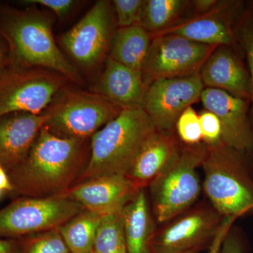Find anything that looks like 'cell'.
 Masks as SVG:
<instances>
[{
	"mask_svg": "<svg viewBox=\"0 0 253 253\" xmlns=\"http://www.w3.org/2000/svg\"><path fill=\"white\" fill-rule=\"evenodd\" d=\"M89 151L90 139L59 137L44 126L24 161L8 173L13 191L31 198L66 194L84 172Z\"/></svg>",
	"mask_w": 253,
	"mask_h": 253,
	"instance_id": "1",
	"label": "cell"
},
{
	"mask_svg": "<svg viewBox=\"0 0 253 253\" xmlns=\"http://www.w3.org/2000/svg\"><path fill=\"white\" fill-rule=\"evenodd\" d=\"M53 24L54 18L46 11L0 5V35L9 50V63L46 68L83 84L77 68L56 44Z\"/></svg>",
	"mask_w": 253,
	"mask_h": 253,
	"instance_id": "2",
	"label": "cell"
},
{
	"mask_svg": "<svg viewBox=\"0 0 253 253\" xmlns=\"http://www.w3.org/2000/svg\"><path fill=\"white\" fill-rule=\"evenodd\" d=\"M156 131L142 108L123 109L90 138L89 161L77 184L98 176L126 175Z\"/></svg>",
	"mask_w": 253,
	"mask_h": 253,
	"instance_id": "3",
	"label": "cell"
},
{
	"mask_svg": "<svg viewBox=\"0 0 253 253\" xmlns=\"http://www.w3.org/2000/svg\"><path fill=\"white\" fill-rule=\"evenodd\" d=\"M201 168L210 204L221 217L253 215V161L224 144L208 149Z\"/></svg>",
	"mask_w": 253,
	"mask_h": 253,
	"instance_id": "4",
	"label": "cell"
},
{
	"mask_svg": "<svg viewBox=\"0 0 253 253\" xmlns=\"http://www.w3.org/2000/svg\"><path fill=\"white\" fill-rule=\"evenodd\" d=\"M207 151L203 142L182 144L175 159L150 184V205L156 223L165 224L196 204L203 189L197 169Z\"/></svg>",
	"mask_w": 253,
	"mask_h": 253,
	"instance_id": "5",
	"label": "cell"
},
{
	"mask_svg": "<svg viewBox=\"0 0 253 253\" xmlns=\"http://www.w3.org/2000/svg\"><path fill=\"white\" fill-rule=\"evenodd\" d=\"M123 110L92 91L65 87L46 110L49 119L45 126L59 137L89 139Z\"/></svg>",
	"mask_w": 253,
	"mask_h": 253,
	"instance_id": "6",
	"label": "cell"
},
{
	"mask_svg": "<svg viewBox=\"0 0 253 253\" xmlns=\"http://www.w3.org/2000/svg\"><path fill=\"white\" fill-rule=\"evenodd\" d=\"M68 81L46 68L9 63L0 73V117L13 113L41 114Z\"/></svg>",
	"mask_w": 253,
	"mask_h": 253,
	"instance_id": "7",
	"label": "cell"
},
{
	"mask_svg": "<svg viewBox=\"0 0 253 253\" xmlns=\"http://www.w3.org/2000/svg\"><path fill=\"white\" fill-rule=\"evenodd\" d=\"M83 210L65 194L21 198L0 210V238L22 239L57 229Z\"/></svg>",
	"mask_w": 253,
	"mask_h": 253,
	"instance_id": "8",
	"label": "cell"
},
{
	"mask_svg": "<svg viewBox=\"0 0 253 253\" xmlns=\"http://www.w3.org/2000/svg\"><path fill=\"white\" fill-rule=\"evenodd\" d=\"M217 46L201 44L178 35L154 37L141 71L146 88L159 80L199 74Z\"/></svg>",
	"mask_w": 253,
	"mask_h": 253,
	"instance_id": "9",
	"label": "cell"
},
{
	"mask_svg": "<svg viewBox=\"0 0 253 253\" xmlns=\"http://www.w3.org/2000/svg\"><path fill=\"white\" fill-rule=\"evenodd\" d=\"M223 220L210 204L191 207L157 229L152 253H183L211 247Z\"/></svg>",
	"mask_w": 253,
	"mask_h": 253,
	"instance_id": "10",
	"label": "cell"
},
{
	"mask_svg": "<svg viewBox=\"0 0 253 253\" xmlns=\"http://www.w3.org/2000/svg\"><path fill=\"white\" fill-rule=\"evenodd\" d=\"M114 20L112 3L99 0L60 37V44L81 67L92 69L102 62L109 51Z\"/></svg>",
	"mask_w": 253,
	"mask_h": 253,
	"instance_id": "11",
	"label": "cell"
},
{
	"mask_svg": "<svg viewBox=\"0 0 253 253\" xmlns=\"http://www.w3.org/2000/svg\"><path fill=\"white\" fill-rule=\"evenodd\" d=\"M204 88L200 74L155 81L146 88L142 109L156 130L175 131L178 118L201 100Z\"/></svg>",
	"mask_w": 253,
	"mask_h": 253,
	"instance_id": "12",
	"label": "cell"
},
{
	"mask_svg": "<svg viewBox=\"0 0 253 253\" xmlns=\"http://www.w3.org/2000/svg\"><path fill=\"white\" fill-rule=\"evenodd\" d=\"M201 101L220 121L222 142L253 161V126L251 101L220 89L205 87Z\"/></svg>",
	"mask_w": 253,
	"mask_h": 253,
	"instance_id": "13",
	"label": "cell"
},
{
	"mask_svg": "<svg viewBox=\"0 0 253 253\" xmlns=\"http://www.w3.org/2000/svg\"><path fill=\"white\" fill-rule=\"evenodd\" d=\"M239 5V1H219L207 14L179 21L170 28L153 35L152 38L174 34L201 44L232 47L235 44L232 21Z\"/></svg>",
	"mask_w": 253,
	"mask_h": 253,
	"instance_id": "14",
	"label": "cell"
},
{
	"mask_svg": "<svg viewBox=\"0 0 253 253\" xmlns=\"http://www.w3.org/2000/svg\"><path fill=\"white\" fill-rule=\"evenodd\" d=\"M139 190L126 175H107L76 184L65 195L102 217L121 212Z\"/></svg>",
	"mask_w": 253,
	"mask_h": 253,
	"instance_id": "15",
	"label": "cell"
},
{
	"mask_svg": "<svg viewBox=\"0 0 253 253\" xmlns=\"http://www.w3.org/2000/svg\"><path fill=\"white\" fill-rule=\"evenodd\" d=\"M49 119L46 111L39 115L20 112L0 117V164L7 173L24 161Z\"/></svg>",
	"mask_w": 253,
	"mask_h": 253,
	"instance_id": "16",
	"label": "cell"
},
{
	"mask_svg": "<svg viewBox=\"0 0 253 253\" xmlns=\"http://www.w3.org/2000/svg\"><path fill=\"white\" fill-rule=\"evenodd\" d=\"M199 74L205 87L220 89L251 101L249 70L232 47L218 46L206 60Z\"/></svg>",
	"mask_w": 253,
	"mask_h": 253,
	"instance_id": "17",
	"label": "cell"
},
{
	"mask_svg": "<svg viewBox=\"0 0 253 253\" xmlns=\"http://www.w3.org/2000/svg\"><path fill=\"white\" fill-rule=\"evenodd\" d=\"M181 147L175 131L156 130L141 148L126 178L136 189H146L175 159Z\"/></svg>",
	"mask_w": 253,
	"mask_h": 253,
	"instance_id": "18",
	"label": "cell"
},
{
	"mask_svg": "<svg viewBox=\"0 0 253 253\" xmlns=\"http://www.w3.org/2000/svg\"><path fill=\"white\" fill-rule=\"evenodd\" d=\"M146 86L142 73L111 58L90 91L104 96L123 109L142 108Z\"/></svg>",
	"mask_w": 253,
	"mask_h": 253,
	"instance_id": "19",
	"label": "cell"
},
{
	"mask_svg": "<svg viewBox=\"0 0 253 253\" xmlns=\"http://www.w3.org/2000/svg\"><path fill=\"white\" fill-rule=\"evenodd\" d=\"M121 215L127 253H152L157 223L146 189L136 193L123 208Z\"/></svg>",
	"mask_w": 253,
	"mask_h": 253,
	"instance_id": "20",
	"label": "cell"
},
{
	"mask_svg": "<svg viewBox=\"0 0 253 253\" xmlns=\"http://www.w3.org/2000/svg\"><path fill=\"white\" fill-rule=\"evenodd\" d=\"M151 41V33L139 25L118 28L111 39L109 58L141 72Z\"/></svg>",
	"mask_w": 253,
	"mask_h": 253,
	"instance_id": "21",
	"label": "cell"
},
{
	"mask_svg": "<svg viewBox=\"0 0 253 253\" xmlns=\"http://www.w3.org/2000/svg\"><path fill=\"white\" fill-rule=\"evenodd\" d=\"M101 216L83 210L59 228L71 253H91Z\"/></svg>",
	"mask_w": 253,
	"mask_h": 253,
	"instance_id": "22",
	"label": "cell"
},
{
	"mask_svg": "<svg viewBox=\"0 0 253 253\" xmlns=\"http://www.w3.org/2000/svg\"><path fill=\"white\" fill-rule=\"evenodd\" d=\"M190 1L185 0H144L139 26L151 36L179 22Z\"/></svg>",
	"mask_w": 253,
	"mask_h": 253,
	"instance_id": "23",
	"label": "cell"
},
{
	"mask_svg": "<svg viewBox=\"0 0 253 253\" xmlns=\"http://www.w3.org/2000/svg\"><path fill=\"white\" fill-rule=\"evenodd\" d=\"M121 212L101 218L91 253H127Z\"/></svg>",
	"mask_w": 253,
	"mask_h": 253,
	"instance_id": "24",
	"label": "cell"
},
{
	"mask_svg": "<svg viewBox=\"0 0 253 253\" xmlns=\"http://www.w3.org/2000/svg\"><path fill=\"white\" fill-rule=\"evenodd\" d=\"M19 253H71L59 228L19 240Z\"/></svg>",
	"mask_w": 253,
	"mask_h": 253,
	"instance_id": "25",
	"label": "cell"
},
{
	"mask_svg": "<svg viewBox=\"0 0 253 253\" xmlns=\"http://www.w3.org/2000/svg\"><path fill=\"white\" fill-rule=\"evenodd\" d=\"M174 131L180 142L186 146H194L203 142L199 115L192 106L181 113L176 121Z\"/></svg>",
	"mask_w": 253,
	"mask_h": 253,
	"instance_id": "26",
	"label": "cell"
},
{
	"mask_svg": "<svg viewBox=\"0 0 253 253\" xmlns=\"http://www.w3.org/2000/svg\"><path fill=\"white\" fill-rule=\"evenodd\" d=\"M144 0H114L112 4L119 28L139 25Z\"/></svg>",
	"mask_w": 253,
	"mask_h": 253,
	"instance_id": "27",
	"label": "cell"
},
{
	"mask_svg": "<svg viewBox=\"0 0 253 253\" xmlns=\"http://www.w3.org/2000/svg\"><path fill=\"white\" fill-rule=\"evenodd\" d=\"M203 143L208 149L222 144V129L219 118L211 111L205 110L199 114Z\"/></svg>",
	"mask_w": 253,
	"mask_h": 253,
	"instance_id": "28",
	"label": "cell"
},
{
	"mask_svg": "<svg viewBox=\"0 0 253 253\" xmlns=\"http://www.w3.org/2000/svg\"><path fill=\"white\" fill-rule=\"evenodd\" d=\"M241 39L245 54L247 58L251 78V116L253 126V10L245 15L241 26Z\"/></svg>",
	"mask_w": 253,
	"mask_h": 253,
	"instance_id": "29",
	"label": "cell"
},
{
	"mask_svg": "<svg viewBox=\"0 0 253 253\" xmlns=\"http://www.w3.org/2000/svg\"><path fill=\"white\" fill-rule=\"evenodd\" d=\"M26 4H38L51 10L58 17L63 18L67 16L78 1L73 0H26Z\"/></svg>",
	"mask_w": 253,
	"mask_h": 253,
	"instance_id": "30",
	"label": "cell"
},
{
	"mask_svg": "<svg viewBox=\"0 0 253 253\" xmlns=\"http://www.w3.org/2000/svg\"><path fill=\"white\" fill-rule=\"evenodd\" d=\"M231 229L223 241L219 253H244L245 246L242 238L236 231Z\"/></svg>",
	"mask_w": 253,
	"mask_h": 253,
	"instance_id": "31",
	"label": "cell"
},
{
	"mask_svg": "<svg viewBox=\"0 0 253 253\" xmlns=\"http://www.w3.org/2000/svg\"><path fill=\"white\" fill-rule=\"evenodd\" d=\"M217 0H194L191 1L193 9L197 15L207 14L215 7Z\"/></svg>",
	"mask_w": 253,
	"mask_h": 253,
	"instance_id": "32",
	"label": "cell"
},
{
	"mask_svg": "<svg viewBox=\"0 0 253 253\" xmlns=\"http://www.w3.org/2000/svg\"><path fill=\"white\" fill-rule=\"evenodd\" d=\"M19 240L0 238V253H19Z\"/></svg>",
	"mask_w": 253,
	"mask_h": 253,
	"instance_id": "33",
	"label": "cell"
},
{
	"mask_svg": "<svg viewBox=\"0 0 253 253\" xmlns=\"http://www.w3.org/2000/svg\"><path fill=\"white\" fill-rule=\"evenodd\" d=\"M9 50L4 40L0 35V73L9 64Z\"/></svg>",
	"mask_w": 253,
	"mask_h": 253,
	"instance_id": "34",
	"label": "cell"
},
{
	"mask_svg": "<svg viewBox=\"0 0 253 253\" xmlns=\"http://www.w3.org/2000/svg\"><path fill=\"white\" fill-rule=\"evenodd\" d=\"M0 190L1 191H13L14 190L9 174L1 164H0Z\"/></svg>",
	"mask_w": 253,
	"mask_h": 253,
	"instance_id": "35",
	"label": "cell"
},
{
	"mask_svg": "<svg viewBox=\"0 0 253 253\" xmlns=\"http://www.w3.org/2000/svg\"><path fill=\"white\" fill-rule=\"evenodd\" d=\"M201 251L200 250H192V251H187V252L183 253H199Z\"/></svg>",
	"mask_w": 253,
	"mask_h": 253,
	"instance_id": "36",
	"label": "cell"
},
{
	"mask_svg": "<svg viewBox=\"0 0 253 253\" xmlns=\"http://www.w3.org/2000/svg\"><path fill=\"white\" fill-rule=\"evenodd\" d=\"M1 190H0V196H1Z\"/></svg>",
	"mask_w": 253,
	"mask_h": 253,
	"instance_id": "37",
	"label": "cell"
}]
</instances>
